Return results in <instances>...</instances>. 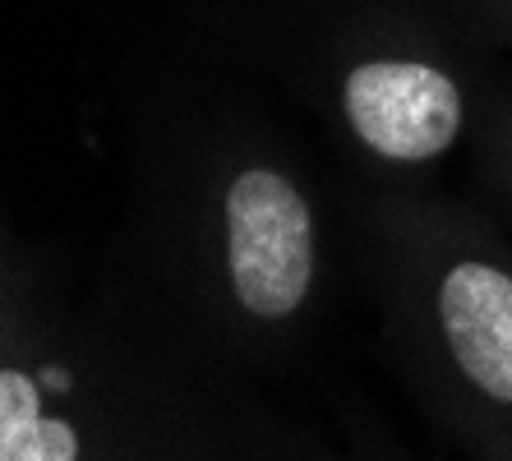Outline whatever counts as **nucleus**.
<instances>
[{"label":"nucleus","instance_id":"nucleus-1","mask_svg":"<svg viewBox=\"0 0 512 461\" xmlns=\"http://www.w3.org/2000/svg\"><path fill=\"white\" fill-rule=\"evenodd\" d=\"M134 236L143 319L217 383L291 360L333 286L319 176L240 97H190L143 143Z\"/></svg>","mask_w":512,"mask_h":461},{"label":"nucleus","instance_id":"nucleus-2","mask_svg":"<svg viewBox=\"0 0 512 461\" xmlns=\"http://www.w3.org/2000/svg\"><path fill=\"white\" fill-rule=\"evenodd\" d=\"M286 74L356 194H416L466 157L494 56L439 0H323Z\"/></svg>","mask_w":512,"mask_h":461},{"label":"nucleus","instance_id":"nucleus-3","mask_svg":"<svg viewBox=\"0 0 512 461\" xmlns=\"http://www.w3.org/2000/svg\"><path fill=\"white\" fill-rule=\"evenodd\" d=\"M383 328L420 402L476 452L512 434V236L439 190L356 194Z\"/></svg>","mask_w":512,"mask_h":461},{"label":"nucleus","instance_id":"nucleus-4","mask_svg":"<svg viewBox=\"0 0 512 461\" xmlns=\"http://www.w3.org/2000/svg\"><path fill=\"white\" fill-rule=\"evenodd\" d=\"M476 203L512 236V51L494 56L485 111H480L476 139L466 148Z\"/></svg>","mask_w":512,"mask_h":461},{"label":"nucleus","instance_id":"nucleus-5","mask_svg":"<svg viewBox=\"0 0 512 461\" xmlns=\"http://www.w3.org/2000/svg\"><path fill=\"white\" fill-rule=\"evenodd\" d=\"M439 10L480 51H489V56H508L512 51V0H439Z\"/></svg>","mask_w":512,"mask_h":461},{"label":"nucleus","instance_id":"nucleus-6","mask_svg":"<svg viewBox=\"0 0 512 461\" xmlns=\"http://www.w3.org/2000/svg\"><path fill=\"white\" fill-rule=\"evenodd\" d=\"M250 452H254V461H296V457H291V443H286V438L254 429V420H250Z\"/></svg>","mask_w":512,"mask_h":461},{"label":"nucleus","instance_id":"nucleus-7","mask_svg":"<svg viewBox=\"0 0 512 461\" xmlns=\"http://www.w3.org/2000/svg\"><path fill=\"white\" fill-rule=\"evenodd\" d=\"M476 461H512V434L508 438H494V443H485V448L471 452Z\"/></svg>","mask_w":512,"mask_h":461},{"label":"nucleus","instance_id":"nucleus-8","mask_svg":"<svg viewBox=\"0 0 512 461\" xmlns=\"http://www.w3.org/2000/svg\"><path fill=\"white\" fill-rule=\"evenodd\" d=\"M250 420H254V415H250ZM240 461H254V452H250V448H245V457H240Z\"/></svg>","mask_w":512,"mask_h":461}]
</instances>
